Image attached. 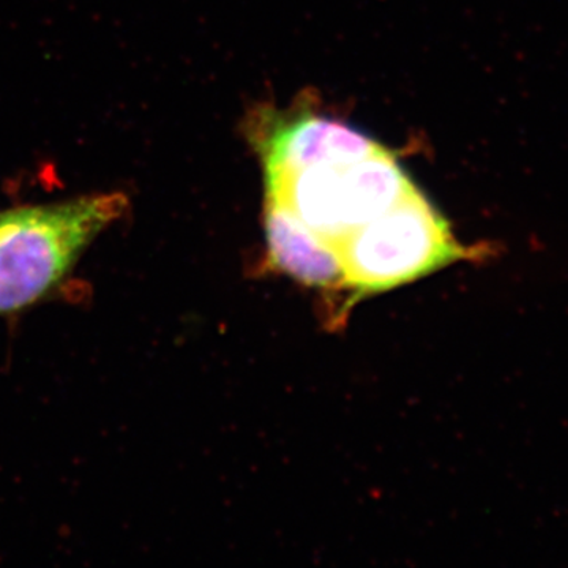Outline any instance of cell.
I'll list each match as a JSON object with an SVG mask.
<instances>
[{
	"label": "cell",
	"instance_id": "2",
	"mask_svg": "<svg viewBox=\"0 0 568 568\" xmlns=\"http://www.w3.org/2000/svg\"><path fill=\"white\" fill-rule=\"evenodd\" d=\"M343 290L355 297L396 290L458 261L491 256L489 246L459 244L450 224L420 190L347 235L338 245Z\"/></svg>",
	"mask_w": 568,
	"mask_h": 568
},
{
	"label": "cell",
	"instance_id": "5",
	"mask_svg": "<svg viewBox=\"0 0 568 568\" xmlns=\"http://www.w3.org/2000/svg\"><path fill=\"white\" fill-rule=\"evenodd\" d=\"M265 245L276 271L313 287H343L338 246L325 241L290 207L265 197Z\"/></svg>",
	"mask_w": 568,
	"mask_h": 568
},
{
	"label": "cell",
	"instance_id": "4",
	"mask_svg": "<svg viewBox=\"0 0 568 568\" xmlns=\"http://www.w3.org/2000/svg\"><path fill=\"white\" fill-rule=\"evenodd\" d=\"M252 134L264 178L325 163H347L383 151L384 145L354 126L320 112H264Z\"/></svg>",
	"mask_w": 568,
	"mask_h": 568
},
{
	"label": "cell",
	"instance_id": "3",
	"mask_svg": "<svg viewBox=\"0 0 568 568\" xmlns=\"http://www.w3.org/2000/svg\"><path fill=\"white\" fill-rule=\"evenodd\" d=\"M414 189L386 148L355 162L315 164L265 179V197L290 207L310 230L336 246Z\"/></svg>",
	"mask_w": 568,
	"mask_h": 568
},
{
	"label": "cell",
	"instance_id": "1",
	"mask_svg": "<svg viewBox=\"0 0 568 568\" xmlns=\"http://www.w3.org/2000/svg\"><path fill=\"white\" fill-rule=\"evenodd\" d=\"M126 207L123 193H97L0 212V315H17L58 290Z\"/></svg>",
	"mask_w": 568,
	"mask_h": 568
}]
</instances>
